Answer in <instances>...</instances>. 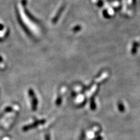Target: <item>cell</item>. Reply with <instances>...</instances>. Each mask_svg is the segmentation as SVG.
Returning <instances> with one entry per match:
<instances>
[{"label": "cell", "mask_w": 140, "mask_h": 140, "mask_svg": "<svg viewBox=\"0 0 140 140\" xmlns=\"http://www.w3.org/2000/svg\"><path fill=\"white\" fill-rule=\"evenodd\" d=\"M91 103H90V108H91L92 110H95L96 109V104L95 103L94 100H91Z\"/></svg>", "instance_id": "obj_3"}, {"label": "cell", "mask_w": 140, "mask_h": 140, "mask_svg": "<svg viewBox=\"0 0 140 140\" xmlns=\"http://www.w3.org/2000/svg\"><path fill=\"white\" fill-rule=\"evenodd\" d=\"M118 106H119V110L120 112H123L124 111H125V107H124L123 104L119 102V104H118Z\"/></svg>", "instance_id": "obj_2"}, {"label": "cell", "mask_w": 140, "mask_h": 140, "mask_svg": "<svg viewBox=\"0 0 140 140\" xmlns=\"http://www.w3.org/2000/svg\"><path fill=\"white\" fill-rule=\"evenodd\" d=\"M64 8V6H63V7H61L60 8L58 9V11H57V12L56 13V15H55V17L54 18H53V20H52V22L53 23H56L57 22V21L58 20L59 18H60V15H61V13H62V12L63 11Z\"/></svg>", "instance_id": "obj_1"}]
</instances>
